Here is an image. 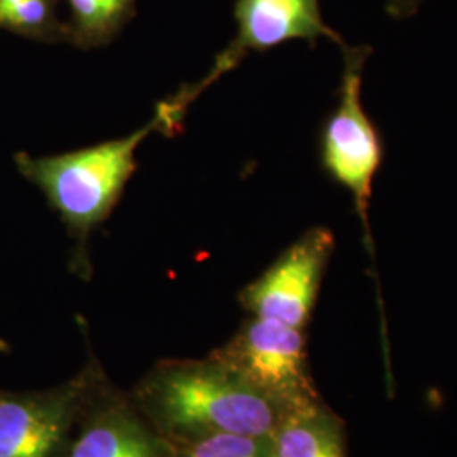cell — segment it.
<instances>
[{
    "instance_id": "8",
    "label": "cell",
    "mask_w": 457,
    "mask_h": 457,
    "mask_svg": "<svg viewBox=\"0 0 457 457\" xmlns=\"http://www.w3.org/2000/svg\"><path fill=\"white\" fill-rule=\"evenodd\" d=\"M66 457H175L171 442L124 405L100 410Z\"/></svg>"
},
{
    "instance_id": "1",
    "label": "cell",
    "mask_w": 457,
    "mask_h": 457,
    "mask_svg": "<svg viewBox=\"0 0 457 457\" xmlns=\"http://www.w3.org/2000/svg\"><path fill=\"white\" fill-rule=\"evenodd\" d=\"M136 396L149 424L170 442L212 434L271 437L287 413L212 356L160 364Z\"/></svg>"
},
{
    "instance_id": "13",
    "label": "cell",
    "mask_w": 457,
    "mask_h": 457,
    "mask_svg": "<svg viewBox=\"0 0 457 457\" xmlns=\"http://www.w3.org/2000/svg\"><path fill=\"white\" fill-rule=\"evenodd\" d=\"M422 2L424 0H386L385 9H386V14L393 19L405 21L417 14Z\"/></svg>"
},
{
    "instance_id": "6",
    "label": "cell",
    "mask_w": 457,
    "mask_h": 457,
    "mask_svg": "<svg viewBox=\"0 0 457 457\" xmlns=\"http://www.w3.org/2000/svg\"><path fill=\"white\" fill-rule=\"evenodd\" d=\"M234 17L236 37L217 56L207 79L181 90L190 102L239 65L249 53H262L294 39H303L315 46L320 37L337 43L343 49L347 46L337 31L327 26L319 0H236Z\"/></svg>"
},
{
    "instance_id": "2",
    "label": "cell",
    "mask_w": 457,
    "mask_h": 457,
    "mask_svg": "<svg viewBox=\"0 0 457 457\" xmlns=\"http://www.w3.org/2000/svg\"><path fill=\"white\" fill-rule=\"evenodd\" d=\"M187 105L173 97L158 105L147 126L128 137L48 158L17 154L19 171L45 192L71 234L83 243L112 212L136 170L137 146L153 131L179 129Z\"/></svg>"
},
{
    "instance_id": "5",
    "label": "cell",
    "mask_w": 457,
    "mask_h": 457,
    "mask_svg": "<svg viewBox=\"0 0 457 457\" xmlns=\"http://www.w3.org/2000/svg\"><path fill=\"white\" fill-rule=\"evenodd\" d=\"M334 247L336 237L328 228L307 230L239 294L243 307L253 317L303 328L311 320Z\"/></svg>"
},
{
    "instance_id": "3",
    "label": "cell",
    "mask_w": 457,
    "mask_h": 457,
    "mask_svg": "<svg viewBox=\"0 0 457 457\" xmlns=\"http://www.w3.org/2000/svg\"><path fill=\"white\" fill-rule=\"evenodd\" d=\"M371 54L370 46H345L339 85V104L327 117L320 134V163L327 175L351 196L366 243L371 245L370 205L373 185L383 163V143L378 128L362 105V73Z\"/></svg>"
},
{
    "instance_id": "4",
    "label": "cell",
    "mask_w": 457,
    "mask_h": 457,
    "mask_svg": "<svg viewBox=\"0 0 457 457\" xmlns=\"http://www.w3.org/2000/svg\"><path fill=\"white\" fill-rule=\"evenodd\" d=\"M212 358L287 411L320 402L307 368L303 328L253 317Z\"/></svg>"
},
{
    "instance_id": "11",
    "label": "cell",
    "mask_w": 457,
    "mask_h": 457,
    "mask_svg": "<svg viewBox=\"0 0 457 457\" xmlns=\"http://www.w3.org/2000/svg\"><path fill=\"white\" fill-rule=\"evenodd\" d=\"M171 445L175 457H271L270 437L243 434H212Z\"/></svg>"
},
{
    "instance_id": "7",
    "label": "cell",
    "mask_w": 457,
    "mask_h": 457,
    "mask_svg": "<svg viewBox=\"0 0 457 457\" xmlns=\"http://www.w3.org/2000/svg\"><path fill=\"white\" fill-rule=\"evenodd\" d=\"M77 392L0 393V457H66Z\"/></svg>"
},
{
    "instance_id": "9",
    "label": "cell",
    "mask_w": 457,
    "mask_h": 457,
    "mask_svg": "<svg viewBox=\"0 0 457 457\" xmlns=\"http://www.w3.org/2000/svg\"><path fill=\"white\" fill-rule=\"evenodd\" d=\"M270 445L271 457H345L343 425L320 402L288 410Z\"/></svg>"
},
{
    "instance_id": "10",
    "label": "cell",
    "mask_w": 457,
    "mask_h": 457,
    "mask_svg": "<svg viewBox=\"0 0 457 457\" xmlns=\"http://www.w3.org/2000/svg\"><path fill=\"white\" fill-rule=\"evenodd\" d=\"M70 24L66 36L77 46L96 48L109 43L129 21L134 0H66Z\"/></svg>"
},
{
    "instance_id": "12",
    "label": "cell",
    "mask_w": 457,
    "mask_h": 457,
    "mask_svg": "<svg viewBox=\"0 0 457 457\" xmlns=\"http://www.w3.org/2000/svg\"><path fill=\"white\" fill-rule=\"evenodd\" d=\"M54 9L56 0H0V28L33 36L66 34Z\"/></svg>"
}]
</instances>
